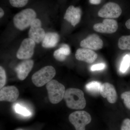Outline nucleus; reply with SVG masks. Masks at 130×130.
<instances>
[{
	"instance_id": "obj_8",
	"label": "nucleus",
	"mask_w": 130,
	"mask_h": 130,
	"mask_svg": "<svg viewBox=\"0 0 130 130\" xmlns=\"http://www.w3.org/2000/svg\"><path fill=\"white\" fill-rule=\"evenodd\" d=\"M28 32L29 38L33 40L36 43L42 42L46 33L42 27V23L39 19H35L30 26Z\"/></svg>"
},
{
	"instance_id": "obj_3",
	"label": "nucleus",
	"mask_w": 130,
	"mask_h": 130,
	"mask_svg": "<svg viewBox=\"0 0 130 130\" xmlns=\"http://www.w3.org/2000/svg\"><path fill=\"white\" fill-rule=\"evenodd\" d=\"M56 74V70L53 67L46 66L35 72L32 76L31 80L35 86L42 87L51 81Z\"/></svg>"
},
{
	"instance_id": "obj_28",
	"label": "nucleus",
	"mask_w": 130,
	"mask_h": 130,
	"mask_svg": "<svg viewBox=\"0 0 130 130\" xmlns=\"http://www.w3.org/2000/svg\"><path fill=\"white\" fill-rule=\"evenodd\" d=\"M101 0H89V2L92 5H98L101 3Z\"/></svg>"
},
{
	"instance_id": "obj_16",
	"label": "nucleus",
	"mask_w": 130,
	"mask_h": 130,
	"mask_svg": "<svg viewBox=\"0 0 130 130\" xmlns=\"http://www.w3.org/2000/svg\"><path fill=\"white\" fill-rule=\"evenodd\" d=\"M59 40V36L56 32H47L42 42V46L46 48L54 47L56 46Z\"/></svg>"
},
{
	"instance_id": "obj_5",
	"label": "nucleus",
	"mask_w": 130,
	"mask_h": 130,
	"mask_svg": "<svg viewBox=\"0 0 130 130\" xmlns=\"http://www.w3.org/2000/svg\"><path fill=\"white\" fill-rule=\"evenodd\" d=\"M69 120L76 130H85L86 126L91 122V117L87 112L77 111L70 114Z\"/></svg>"
},
{
	"instance_id": "obj_29",
	"label": "nucleus",
	"mask_w": 130,
	"mask_h": 130,
	"mask_svg": "<svg viewBox=\"0 0 130 130\" xmlns=\"http://www.w3.org/2000/svg\"><path fill=\"white\" fill-rule=\"evenodd\" d=\"M125 25L126 28L130 30V19L128 20L126 22Z\"/></svg>"
},
{
	"instance_id": "obj_7",
	"label": "nucleus",
	"mask_w": 130,
	"mask_h": 130,
	"mask_svg": "<svg viewBox=\"0 0 130 130\" xmlns=\"http://www.w3.org/2000/svg\"><path fill=\"white\" fill-rule=\"evenodd\" d=\"M122 13V9L115 3L108 2L104 5L98 12V16L106 19L118 18Z\"/></svg>"
},
{
	"instance_id": "obj_25",
	"label": "nucleus",
	"mask_w": 130,
	"mask_h": 130,
	"mask_svg": "<svg viewBox=\"0 0 130 130\" xmlns=\"http://www.w3.org/2000/svg\"><path fill=\"white\" fill-rule=\"evenodd\" d=\"M59 50L61 53L66 56L70 55L71 54V49L69 45L67 44H63L60 48H59Z\"/></svg>"
},
{
	"instance_id": "obj_18",
	"label": "nucleus",
	"mask_w": 130,
	"mask_h": 130,
	"mask_svg": "<svg viewBox=\"0 0 130 130\" xmlns=\"http://www.w3.org/2000/svg\"><path fill=\"white\" fill-rule=\"evenodd\" d=\"M119 48L122 50H130V35L123 36L119 39L118 42Z\"/></svg>"
},
{
	"instance_id": "obj_1",
	"label": "nucleus",
	"mask_w": 130,
	"mask_h": 130,
	"mask_svg": "<svg viewBox=\"0 0 130 130\" xmlns=\"http://www.w3.org/2000/svg\"><path fill=\"white\" fill-rule=\"evenodd\" d=\"M64 99L67 106L70 109H83L86 106L84 92L79 89H67L65 91Z\"/></svg>"
},
{
	"instance_id": "obj_13",
	"label": "nucleus",
	"mask_w": 130,
	"mask_h": 130,
	"mask_svg": "<svg viewBox=\"0 0 130 130\" xmlns=\"http://www.w3.org/2000/svg\"><path fill=\"white\" fill-rule=\"evenodd\" d=\"M82 12L79 7L70 6L66 11L64 18L73 26H76L81 20Z\"/></svg>"
},
{
	"instance_id": "obj_10",
	"label": "nucleus",
	"mask_w": 130,
	"mask_h": 130,
	"mask_svg": "<svg viewBox=\"0 0 130 130\" xmlns=\"http://www.w3.org/2000/svg\"><path fill=\"white\" fill-rule=\"evenodd\" d=\"M80 45L83 48L92 50H98L102 48L103 43L98 35L95 34L89 35L80 42Z\"/></svg>"
},
{
	"instance_id": "obj_27",
	"label": "nucleus",
	"mask_w": 130,
	"mask_h": 130,
	"mask_svg": "<svg viewBox=\"0 0 130 130\" xmlns=\"http://www.w3.org/2000/svg\"><path fill=\"white\" fill-rule=\"evenodd\" d=\"M106 67V65L104 63H99L93 65L91 67V70L92 71H100L103 70Z\"/></svg>"
},
{
	"instance_id": "obj_20",
	"label": "nucleus",
	"mask_w": 130,
	"mask_h": 130,
	"mask_svg": "<svg viewBox=\"0 0 130 130\" xmlns=\"http://www.w3.org/2000/svg\"><path fill=\"white\" fill-rule=\"evenodd\" d=\"M130 65V55H126L123 58L120 65V70L121 72L124 73L126 72L129 67Z\"/></svg>"
},
{
	"instance_id": "obj_12",
	"label": "nucleus",
	"mask_w": 130,
	"mask_h": 130,
	"mask_svg": "<svg viewBox=\"0 0 130 130\" xmlns=\"http://www.w3.org/2000/svg\"><path fill=\"white\" fill-rule=\"evenodd\" d=\"M34 66L32 60H24L19 63L15 68L17 76L20 80H24L28 76Z\"/></svg>"
},
{
	"instance_id": "obj_24",
	"label": "nucleus",
	"mask_w": 130,
	"mask_h": 130,
	"mask_svg": "<svg viewBox=\"0 0 130 130\" xmlns=\"http://www.w3.org/2000/svg\"><path fill=\"white\" fill-rule=\"evenodd\" d=\"M53 56L54 58H55L56 60L61 62L64 61L67 58V56L61 53L59 49L56 50L54 52Z\"/></svg>"
},
{
	"instance_id": "obj_9",
	"label": "nucleus",
	"mask_w": 130,
	"mask_h": 130,
	"mask_svg": "<svg viewBox=\"0 0 130 130\" xmlns=\"http://www.w3.org/2000/svg\"><path fill=\"white\" fill-rule=\"evenodd\" d=\"M118 27L117 21L110 19H106L102 23L96 24L93 26L94 30L101 33L112 34L117 30Z\"/></svg>"
},
{
	"instance_id": "obj_26",
	"label": "nucleus",
	"mask_w": 130,
	"mask_h": 130,
	"mask_svg": "<svg viewBox=\"0 0 130 130\" xmlns=\"http://www.w3.org/2000/svg\"><path fill=\"white\" fill-rule=\"evenodd\" d=\"M121 130H130V119H125L122 122Z\"/></svg>"
},
{
	"instance_id": "obj_6",
	"label": "nucleus",
	"mask_w": 130,
	"mask_h": 130,
	"mask_svg": "<svg viewBox=\"0 0 130 130\" xmlns=\"http://www.w3.org/2000/svg\"><path fill=\"white\" fill-rule=\"evenodd\" d=\"M36 43L30 38H26L21 42L16 53V57L20 60L30 59L33 56Z\"/></svg>"
},
{
	"instance_id": "obj_14",
	"label": "nucleus",
	"mask_w": 130,
	"mask_h": 130,
	"mask_svg": "<svg viewBox=\"0 0 130 130\" xmlns=\"http://www.w3.org/2000/svg\"><path fill=\"white\" fill-rule=\"evenodd\" d=\"M75 57L78 60L91 64L96 60L98 55L93 50L82 48L77 50Z\"/></svg>"
},
{
	"instance_id": "obj_11",
	"label": "nucleus",
	"mask_w": 130,
	"mask_h": 130,
	"mask_svg": "<svg viewBox=\"0 0 130 130\" xmlns=\"http://www.w3.org/2000/svg\"><path fill=\"white\" fill-rule=\"evenodd\" d=\"M19 95L18 89L15 86L3 87L0 90V101L13 102L17 100Z\"/></svg>"
},
{
	"instance_id": "obj_23",
	"label": "nucleus",
	"mask_w": 130,
	"mask_h": 130,
	"mask_svg": "<svg viewBox=\"0 0 130 130\" xmlns=\"http://www.w3.org/2000/svg\"><path fill=\"white\" fill-rule=\"evenodd\" d=\"M121 97L124 100V103L125 106L128 109H130V91L122 93Z\"/></svg>"
},
{
	"instance_id": "obj_22",
	"label": "nucleus",
	"mask_w": 130,
	"mask_h": 130,
	"mask_svg": "<svg viewBox=\"0 0 130 130\" xmlns=\"http://www.w3.org/2000/svg\"><path fill=\"white\" fill-rule=\"evenodd\" d=\"M6 74L5 69L2 66L0 67V89L4 87L6 82Z\"/></svg>"
},
{
	"instance_id": "obj_4",
	"label": "nucleus",
	"mask_w": 130,
	"mask_h": 130,
	"mask_svg": "<svg viewBox=\"0 0 130 130\" xmlns=\"http://www.w3.org/2000/svg\"><path fill=\"white\" fill-rule=\"evenodd\" d=\"M50 101L54 104L60 102L64 98L65 87L57 80L53 79L46 85Z\"/></svg>"
},
{
	"instance_id": "obj_30",
	"label": "nucleus",
	"mask_w": 130,
	"mask_h": 130,
	"mask_svg": "<svg viewBox=\"0 0 130 130\" xmlns=\"http://www.w3.org/2000/svg\"><path fill=\"white\" fill-rule=\"evenodd\" d=\"M5 14V12H4V10L2 8H0V18H2Z\"/></svg>"
},
{
	"instance_id": "obj_21",
	"label": "nucleus",
	"mask_w": 130,
	"mask_h": 130,
	"mask_svg": "<svg viewBox=\"0 0 130 130\" xmlns=\"http://www.w3.org/2000/svg\"><path fill=\"white\" fill-rule=\"evenodd\" d=\"M9 3L14 7L20 8L25 6L28 3V0H9Z\"/></svg>"
},
{
	"instance_id": "obj_2",
	"label": "nucleus",
	"mask_w": 130,
	"mask_h": 130,
	"mask_svg": "<svg viewBox=\"0 0 130 130\" xmlns=\"http://www.w3.org/2000/svg\"><path fill=\"white\" fill-rule=\"evenodd\" d=\"M36 17V13L33 9L26 8L15 14L13 22L16 28L23 31L30 26Z\"/></svg>"
},
{
	"instance_id": "obj_15",
	"label": "nucleus",
	"mask_w": 130,
	"mask_h": 130,
	"mask_svg": "<svg viewBox=\"0 0 130 130\" xmlns=\"http://www.w3.org/2000/svg\"><path fill=\"white\" fill-rule=\"evenodd\" d=\"M100 93L102 97L107 98L109 103H114L117 101V93L114 87L111 84L106 83L102 84Z\"/></svg>"
},
{
	"instance_id": "obj_19",
	"label": "nucleus",
	"mask_w": 130,
	"mask_h": 130,
	"mask_svg": "<svg viewBox=\"0 0 130 130\" xmlns=\"http://www.w3.org/2000/svg\"><path fill=\"white\" fill-rule=\"evenodd\" d=\"M13 108L17 113L20 114L23 116H30L31 115V113L29 110L19 104H15L13 106Z\"/></svg>"
},
{
	"instance_id": "obj_17",
	"label": "nucleus",
	"mask_w": 130,
	"mask_h": 130,
	"mask_svg": "<svg viewBox=\"0 0 130 130\" xmlns=\"http://www.w3.org/2000/svg\"><path fill=\"white\" fill-rule=\"evenodd\" d=\"M101 84L100 82L93 81L87 84L85 86L86 90L90 93L93 94H96L100 93Z\"/></svg>"
}]
</instances>
